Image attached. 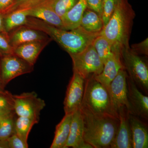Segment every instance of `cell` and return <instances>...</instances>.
I'll return each mask as SVG.
<instances>
[{
  "label": "cell",
  "instance_id": "cell-16",
  "mask_svg": "<svg viewBox=\"0 0 148 148\" xmlns=\"http://www.w3.org/2000/svg\"><path fill=\"white\" fill-rule=\"evenodd\" d=\"M51 40L35 41L20 45L14 48V54L34 66L40 53Z\"/></svg>",
  "mask_w": 148,
  "mask_h": 148
},
{
  "label": "cell",
  "instance_id": "cell-3",
  "mask_svg": "<svg viewBox=\"0 0 148 148\" xmlns=\"http://www.w3.org/2000/svg\"><path fill=\"white\" fill-rule=\"evenodd\" d=\"M80 109L95 115L119 119L107 88L93 75L85 80L84 92Z\"/></svg>",
  "mask_w": 148,
  "mask_h": 148
},
{
  "label": "cell",
  "instance_id": "cell-30",
  "mask_svg": "<svg viewBox=\"0 0 148 148\" xmlns=\"http://www.w3.org/2000/svg\"><path fill=\"white\" fill-rule=\"evenodd\" d=\"M7 142L10 148H28V144L25 143L15 133L8 139Z\"/></svg>",
  "mask_w": 148,
  "mask_h": 148
},
{
  "label": "cell",
  "instance_id": "cell-18",
  "mask_svg": "<svg viewBox=\"0 0 148 148\" xmlns=\"http://www.w3.org/2000/svg\"><path fill=\"white\" fill-rule=\"evenodd\" d=\"M132 140V148H148V130L147 125L137 116L128 113Z\"/></svg>",
  "mask_w": 148,
  "mask_h": 148
},
{
  "label": "cell",
  "instance_id": "cell-22",
  "mask_svg": "<svg viewBox=\"0 0 148 148\" xmlns=\"http://www.w3.org/2000/svg\"><path fill=\"white\" fill-rule=\"evenodd\" d=\"M28 10L26 8L16 10L3 15L4 27L6 33L21 26H24L28 17Z\"/></svg>",
  "mask_w": 148,
  "mask_h": 148
},
{
  "label": "cell",
  "instance_id": "cell-34",
  "mask_svg": "<svg viewBox=\"0 0 148 148\" xmlns=\"http://www.w3.org/2000/svg\"><path fill=\"white\" fill-rule=\"evenodd\" d=\"M13 0H0V13L3 12L12 3Z\"/></svg>",
  "mask_w": 148,
  "mask_h": 148
},
{
  "label": "cell",
  "instance_id": "cell-19",
  "mask_svg": "<svg viewBox=\"0 0 148 148\" xmlns=\"http://www.w3.org/2000/svg\"><path fill=\"white\" fill-rule=\"evenodd\" d=\"M87 8V0H79L61 18L64 30H71L79 27L83 14Z\"/></svg>",
  "mask_w": 148,
  "mask_h": 148
},
{
  "label": "cell",
  "instance_id": "cell-12",
  "mask_svg": "<svg viewBox=\"0 0 148 148\" xmlns=\"http://www.w3.org/2000/svg\"><path fill=\"white\" fill-rule=\"evenodd\" d=\"M119 125L111 148H132V140L128 119V113L126 108L123 107L118 112Z\"/></svg>",
  "mask_w": 148,
  "mask_h": 148
},
{
  "label": "cell",
  "instance_id": "cell-9",
  "mask_svg": "<svg viewBox=\"0 0 148 148\" xmlns=\"http://www.w3.org/2000/svg\"><path fill=\"white\" fill-rule=\"evenodd\" d=\"M127 73L121 69L111 82L108 90L112 105L116 113L119 116V109L126 108L128 113H131V108L127 98Z\"/></svg>",
  "mask_w": 148,
  "mask_h": 148
},
{
  "label": "cell",
  "instance_id": "cell-4",
  "mask_svg": "<svg viewBox=\"0 0 148 148\" xmlns=\"http://www.w3.org/2000/svg\"><path fill=\"white\" fill-rule=\"evenodd\" d=\"M100 34L86 32L79 26L71 30L54 28L51 37L70 55L83 51Z\"/></svg>",
  "mask_w": 148,
  "mask_h": 148
},
{
  "label": "cell",
  "instance_id": "cell-37",
  "mask_svg": "<svg viewBox=\"0 0 148 148\" xmlns=\"http://www.w3.org/2000/svg\"><path fill=\"white\" fill-rule=\"evenodd\" d=\"M114 1L115 3H116V2L118 0H114Z\"/></svg>",
  "mask_w": 148,
  "mask_h": 148
},
{
  "label": "cell",
  "instance_id": "cell-33",
  "mask_svg": "<svg viewBox=\"0 0 148 148\" xmlns=\"http://www.w3.org/2000/svg\"><path fill=\"white\" fill-rule=\"evenodd\" d=\"M34 0H13L12 3L3 12V15L16 10L19 7Z\"/></svg>",
  "mask_w": 148,
  "mask_h": 148
},
{
  "label": "cell",
  "instance_id": "cell-2",
  "mask_svg": "<svg viewBox=\"0 0 148 148\" xmlns=\"http://www.w3.org/2000/svg\"><path fill=\"white\" fill-rule=\"evenodd\" d=\"M80 110L84 122V139L94 148L110 147L119 125V119L100 116Z\"/></svg>",
  "mask_w": 148,
  "mask_h": 148
},
{
  "label": "cell",
  "instance_id": "cell-31",
  "mask_svg": "<svg viewBox=\"0 0 148 148\" xmlns=\"http://www.w3.org/2000/svg\"><path fill=\"white\" fill-rule=\"evenodd\" d=\"M131 50L137 54H143L147 56L148 54V38L138 44L132 45L130 48Z\"/></svg>",
  "mask_w": 148,
  "mask_h": 148
},
{
  "label": "cell",
  "instance_id": "cell-11",
  "mask_svg": "<svg viewBox=\"0 0 148 148\" xmlns=\"http://www.w3.org/2000/svg\"><path fill=\"white\" fill-rule=\"evenodd\" d=\"M127 98L131 114L147 120L148 97L144 95L128 75L127 77Z\"/></svg>",
  "mask_w": 148,
  "mask_h": 148
},
{
  "label": "cell",
  "instance_id": "cell-20",
  "mask_svg": "<svg viewBox=\"0 0 148 148\" xmlns=\"http://www.w3.org/2000/svg\"><path fill=\"white\" fill-rule=\"evenodd\" d=\"M72 117V114H65L63 119L56 125L51 148H66L70 133Z\"/></svg>",
  "mask_w": 148,
  "mask_h": 148
},
{
  "label": "cell",
  "instance_id": "cell-23",
  "mask_svg": "<svg viewBox=\"0 0 148 148\" xmlns=\"http://www.w3.org/2000/svg\"><path fill=\"white\" fill-rule=\"evenodd\" d=\"M38 123L34 120L26 117L18 116L15 121V133L28 144L29 133L33 126Z\"/></svg>",
  "mask_w": 148,
  "mask_h": 148
},
{
  "label": "cell",
  "instance_id": "cell-29",
  "mask_svg": "<svg viewBox=\"0 0 148 148\" xmlns=\"http://www.w3.org/2000/svg\"><path fill=\"white\" fill-rule=\"evenodd\" d=\"M115 3L114 0H106L103 3V10L101 18L104 27L109 22L114 10Z\"/></svg>",
  "mask_w": 148,
  "mask_h": 148
},
{
  "label": "cell",
  "instance_id": "cell-17",
  "mask_svg": "<svg viewBox=\"0 0 148 148\" xmlns=\"http://www.w3.org/2000/svg\"><path fill=\"white\" fill-rule=\"evenodd\" d=\"M124 69L121 57L114 53L105 64L101 73L94 75V78L104 86L108 91L110 85L121 69Z\"/></svg>",
  "mask_w": 148,
  "mask_h": 148
},
{
  "label": "cell",
  "instance_id": "cell-32",
  "mask_svg": "<svg viewBox=\"0 0 148 148\" xmlns=\"http://www.w3.org/2000/svg\"><path fill=\"white\" fill-rule=\"evenodd\" d=\"M87 8L94 11L101 17L103 10L102 0H87Z\"/></svg>",
  "mask_w": 148,
  "mask_h": 148
},
{
  "label": "cell",
  "instance_id": "cell-38",
  "mask_svg": "<svg viewBox=\"0 0 148 148\" xmlns=\"http://www.w3.org/2000/svg\"><path fill=\"white\" fill-rule=\"evenodd\" d=\"M106 0H102V1H103V3L104 2H105V1H106Z\"/></svg>",
  "mask_w": 148,
  "mask_h": 148
},
{
  "label": "cell",
  "instance_id": "cell-26",
  "mask_svg": "<svg viewBox=\"0 0 148 148\" xmlns=\"http://www.w3.org/2000/svg\"><path fill=\"white\" fill-rule=\"evenodd\" d=\"M79 0H48L51 8L61 18L71 10Z\"/></svg>",
  "mask_w": 148,
  "mask_h": 148
},
{
  "label": "cell",
  "instance_id": "cell-10",
  "mask_svg": "<svg viewBox=\"0 0 148 148\" xmlns=\"http://www.w3.org/2000/svg\"><path fill=\"white\" fill-rule=\"evenodd\" d=\"M85 79L75 72L67 87L64 101L65 114H72L80 108L84 92Z\"/></svg>",
  "mask_w": 148,
  "mask_h": 148
},
{
  "label": "cell",
  "instance_id": "cell-5",
  "mask_svg": "<svg viewBox=\"0 0 148 148\" xmlns=\"http://www.w3.org/2000/svg\"><path fill=\"white\" fill-rule=\"evenodd\" d=\"M121 56L123 67L129 74L128 76L136 85L147 93L148 68L147 63L138 54L133 52L130 47L122 49Z\"/></svg>",
  "mask_w": 148,
  "mask_h": 148
},
{
  "label": "cell",
  "instance_id": "cell-35",
  "mask_svg": "<svg viewBox=\"0 0 148 148\" xmlns=\"http://www.w3.org/2000/svg\"><path fill=\"white\" fill-rule=\"evenodd\" d=\"M3 32H5L4 27L3 15L0 13V33Z\"/></svg>",
  "mask_w": 148,
  "mask_h": 148
},
{
  "label": "cell",
  "instance_id": "cell-7",
  "mask_svg": "<svg viewBox=\"0 0 148 148\" xmlns=\"http://www.w3.org/2000/svg\"><path fill=\"white\" fill-rule=\"evenodd\" d=\"M13 98L14 111L18 116L32 119L38 123L41 111L46 106L43 100L34 91L13 95Z\"/></svg>",
  "mask_w": 148,
  "mask_h": 148
},
{
  "label": "cell",
  "instance_id": "cell-28",
  "mask_svg": "<svg viewBox=\"0 0 148 148\" xmlns=\"http://www.w3.org/2000/svg\"><path fill=\"white\" fill-rule=\"evenodd\" d=\"M14 48L11 45L8 35L6 32L0 33V58L14 54Z\"/></svg>",
  "mask_w": 148,
  "mask_h": 148
},
{
  "label": "cell",
  "instance_id": "cell-25",
  "mask_svg": "<svg viewBox=\"0 0 148 148\" xmlns=\"http://www.w3.org/2000/svg\"><path fill=\"white\" fill-rule=\"evenodd\" d=\"M15 114L0 117V142L6 141L15 133Z\"/></svg>",
  "mask_w": 148,
  "mask_h": 148
},
{
  "label": "cell",
  "instance_id": "cell-21",
  "mask_svg": "<svg viewBox=\"0 0 148 148\" xmlns=\"http://www.w3.org/2000/svg\"><path fill=\"white\" fill-rule=\"evenodd\" d=\"M79 26L86 32L93 34H100L104 27L101 16L94 11L87 8L83 14Z\"/></svg>",
  "mask_w": 148,
  "mask_h": 148
},
{
  "label": "cell",
  "instance_id": "cell-1",
  "mask_svg": "<svg viewBox=\"0 0 148 148\" xmlns=\"http://www.w3.org/2000/svg\"><path fill=\"white\" fill-rule=\"evenodd\" d=\"M135 16L128 0H118L112 15L100 33L110 42L113 53L121 57V49L130 47L129 40Z\"/></svg>",
  "mask_w": 148,
  "mask_h": 148
},
{
  "label": "cell",
  "instance_id": "cell-14",
  "mask_svg": "<svg viewBox=\"0 0 148 148\" xmlns=\"http://www.w3.org/2000/svg\"><path fill=\"white\" fill-rule=\"evenodd\" d=\"M8 35L10 42L13 48L30 42L51 39L43 32L25 25L14 29Z\"/></svg>",
  "mask_w": 148,
  "mask_h": 148
},
{
  "label": "cell",
  "instance_id": "cell-13",
  "mask_svg": "<svg viewBox=\"0 0 148 148\" xmlns=\"http://www.w3.org/2000/svg\"><path fill=\"white\" fill-rule=\"evenodd\" d=\"M83 119L80 109L72 114L70 133L66 148H93L84 139Z\"/></svg>",
  "mask_w": 148,
  "mask_h": 148
},
{
  "label": "cell",
  "instance_id": "cell-27",
  "mask_svg": "<svg viewBox=\"0 0 148 148\" xmlns=\"http://www.w3.org/2000/svg\"><path fill=\"white\" fill-rule=\"evenodd\" d=\"M15 113L13 95L4 90L0 93V117Z\"/></svg>",
  "mask_w": 148,
  "mask_h": 148
},
{
  "label": "cell",
  "instance_id": "cell-39",
  "mask_svg": "<svg viewBox=\"0 0 148 148\" xmlns=\"http://www.w3.org/2000/svg\"><path fill=\"white\" fill-rule=\"evenodd\" d=\"M5 90H3V91H0V93H1V92H3Z\"/></svg>",
  "mask_w": 148,
  "mask_h": 148
},
{
  "label": "cell",
  "instance_id": "cell-24",
  "mask_svg": "<svg viewBox=\"0 0 148 148\" xmlns=\"http://www.w3.org/2000/svg\"><path fill=\"white\" fill-rule=\"evenodd\" d=\"M92 44L103 64L113 55L111 45L102 35L100 34L96 37Z\"/></svg>",
  "mask_w": 148,
  "mask_h": 148
},
{
  "label": "cell",
  "instance_id": "cell-6",
  "mask_svg": "<svg viewBox=\"0 0 148 148\" xmlns=\"http://www.w3.org/2000/svg\"><path fill=\"white\" fill-rule=\"evenodd\" d=\"M73 70L85 80L90 76L96 75L103 71L104 64L92 44L76 54H70Z\"/></svg>",
  "mask_w": 148,
  "mask_h": 148
},
{
  "label": "cell",
  "instance_id": "cell-8",
  "mask_svg": "<svg viewBox=\"0 0 148 148\" xmlns=\"http://www.w3.org/2000/svg\"><path fill=\"white\" fill-rule=\"evenodd\" d=\"M0 58L1 77L4 87L16 77L34 71V66L14 54Z\"/></svg>",
  "mask_w": 148,
  "mask_h": 148
},
{
  "label": "cell",
  "instance_id": "cell-15",
  "mask_svg": "<svg viewBox=\"0 0 148 148\" xmlns=\"http://www.w3.org/2000/svg\"><path fill=\"white\" fill-rule=\"evenodd\" d=\"M28 16L38 18L62 29H64L62 19L48 3V0H39L35 5L26 8Z\"/></svg>",
  "mask_w": 148,
  "mask_h": 148
},
{
  "label": "cell",
  "instance_id": "cell-36",
  "mask_svg": "<svg viewBox=\"0 0 148 148\" xmlns=\"http://www.w3.org/2000/svg\"><path fill=\"white\" fill-rule=\"evenodd\" d=\"M4 88L2 81L1 77V67H0V91L4 90Z\"/></svg>",
  "mask_w": 148,
  "mask_h": 148
}]
</instances>
